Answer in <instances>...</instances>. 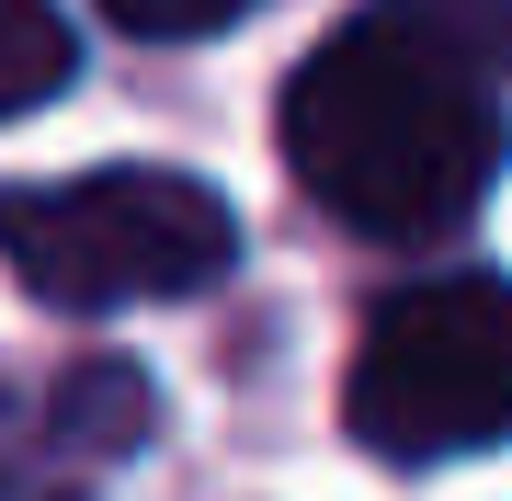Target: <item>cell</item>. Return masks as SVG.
Returning <instances> with one entry per match:
<instances>
[{
	"instance_id": "obj_5",
	"label": "cell",
	"mask_w": 512,
	"mask_h": 501,
	"mask_svg": "<svg viewBox=\"0 0 512 501\" xmlns=\"http://www.w3.org/2000/svg\"><path fill=\"white\" fill-rule=\"evenodd\" d=\"M69 69H80V46H69V23H57V0H0V114L57 103Z\"/></svg>"
},
{
	"instance_id": "obj_6",
	"label": "cell",
	"mask_w": 512,
	"mask_h": 501,
	"mask_svg": "<svg viewBox=\"0 0 512 501\" xmlns=\"http://www.w3.org/2000/svg\"><path fill=\"white\" fill-rule=\"evenodd\" d=\"M126 35H217V23H239L251 0H103Z\"/></svg>"
},
{
	"instance_id": "obj_2",
	"label": "cell",
	"mask_w": 512,
	"mask_h": 501,
	"mask_svg": "<svg viewBox=\"0 0 512 501\" xmlns=\"http://www.w3.org/2000/svg\"><path fill=\"white\" fill-rule=\"evenodd\" d=\"M239 251V217L194 171H69V183H12L0 194V262L46 308H148L217 285Z\"/></svg>"
},
{
	"instance_id": "obj_3",
	"label": "cell",
	"mask_w": 512,
	"mask_h": 501,
	"mask_svg": "<svg viewBox=\"0 0 512 501\" xmlns=\"http://www.w3.org/2000/svg\"><path fill=\"white\" fill-rule=\"evenodd\" d=\"M353 433L376 456H478L512 445V285L433 274L376 308L353 353Z\"/></svg>"
},
{
	"instance_id": "obj_4",
	"label": "cell",
	"mask_w": 512,
	"mask_h": 501,
	"mask_svg": "<svg viewBox=\"0 0 512 501\" xmlns=\"http://www.w3.org/2000/svg\"><path fill=\"white\" fill-rule=\"evenodd\" d=\"M148 422H160V388H148L137 365H80L69 388L46 410V467H57V501L80 479H103V467H126L148 445Z\"/></svg>"
},
{
	"instance_id": "obj_1",
	"label": "cell",
	"mask_w": 512,
	"mask_h": 501,
	"mask_svg": "<svg viewBox=\"0 0 512 501\" xmlns=\"http://www.w3.org/2000/svg\"><path fill=\"white\" fill-rule=\"evenodd\" d=\"M501 92L444 12H365L285 80V160L342 228L365 240H433L467 228L501 183Z\"/></svg>"
}]
</instances>
